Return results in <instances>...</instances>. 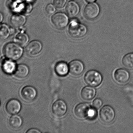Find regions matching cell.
<instances>
[{
  "instance_id": "6da1fadb",
  "label": "cell",
  "mask_w": 133,
  "mask_h": 133,
  "mask_svg": "<svg viewBox=\"0 0 133 133\" xmlns=\"http://www.w3.org/2000/svg\"><path fill=\"white\" fill-rule=\"evenodd\" d=\"M3 52L6 58L12 61H16L22 56L23 50L19 45L11 42L5 45Z\"/></svg>"
},
{
  "instance_id": "7a4b0ae2",
  "label": "cell",
  "mask_w": 133,
  "mask_h": 133,
  "mask_svg": "<svg viewBox=\"0 0 133 133\" xmlns=\"http://www.w3.org/2000/svg\"><path fill=\"white\" fill-rule=\"evenodd\" d=\"M84 80L88 85L96 87L101 85L102 81V77L101 74L96 70H90L85 74Z\"/></svg>"
},
{
  "instance_id": "3957f363",
  "label": "cell",
  "mask_w": 133,
  "mask_h": 133,
  "mask_svg": "<svg viewBox=\"0 0 133 133\" xmlns=\"http://www.w3.org/2000/svg\"><path fill=\"white\" fill-rule=\"evenodd\" d=\"M87 29L86 26L74 22L70 25L68 29L69 34L73 38H81L87 34Z\"/></svg>"
},
{
  "instance_id": "277c9868",
  "label": "cell",
  "mask_w": 133,
  "mask_h": 133,
  "mask_svg": "<svg viewBox=\"0 0 133 133\" xmlns=\"http://www.w3.org/2000/svg\"><path fill=\"white\" fill-rule=\"evenodd\" d=\"M100 117L102 122L108 124L112 123L115 118V112L112 107L108 105L104 106L100 112Z\"/></svg>"
},
{
  "instance_id": "5b68a950",
  "label": "cell",
  "mask_w": 133,
  "mask_h": 133,
  "mask_svg": "<svg viewBox=\"0 0 133 133\" xmlns=\"http://www.w3.org/2000/svg\"><path fill=\"white\" fill-rule=\"evenodd\" d=\"M69 21L68 16L62 12L54 14L51 18L52 24L57 29H59L65 28L68 25Z\"/></svg>"
},
{
  "instance_id": "8992f818",
  "label": "cell",
  "mask_w": 133,
  "mask_h": 133,
  "mask_svg": "<svg viewBox=\"0 0 133 133\" xmlns=\"http://www.w3.org/2000/svg\"><path fill=\"white\" fill-rule=\"evenodd\" d=\"M51 109L54 116L57 118H61L66 114L67 111V106L64 101L59 100L53 104Z\"/></svg>"
},
{
  "instance_id": "52a82bcc",
  "label": "cell",
  "mask_w": 133,
  "mask_h": 133,
  "mask_svg": "<svg viewBox=\"0 0 133 133\" xmlns=\"http://www.w3.org/2000/svg\"><path fill=\"white\" fill-rule=\"evenodd\" d=\"M100 12V8L96 3H90L85 6L84 13L86 18L93 20L97 18Z\"/></svg>"
},
{
  "instance_id": "ba28073f",
  "label": "cell",
  "mask_w": 133,
  "mask_h": 133,
  "mask_svg": "<svg viewBox=\"0 0 133 133\" xmlns=\"http://www.w3.org/2000/svg\"><path fill=\"white\" fill-rule=\"evenodd\" d=\"M91 109L90 105L88 103H81L76 106L74 109V114L78 118H88Z\"/></svg>"
},
{
  "instance_id": "9c48e42d",
  "label": "cell",
  "mask_w": 133,
  "mask_h": 133,
  "mask_svg": "<svg viewBox=\"0 0 133 133\" xmlns=\"http://www.w3.org/2000/svg\"><path fill=\"white\" fill-rule=\"evenodd\" d=\"M43 48L42 43L38 41L34 40L30 42L26 46V52L29 56L34 57L38 55Z\"/></svg>"
},
{
  "instance_id": "30bf717a",
  "label": "cell",
  "mask_w": 133,
  "mask_h": 133,
  "mask_svg": "<svg viewBox=\"0 0 133 133\" xmlns=\"http://www.w3.org/2000/svg\"><path fill=\"white\" fill-rule=\"evenodd\" d=\"M114 79L117 83L119 84L127 83L130 79V74L126 69L123 68L118 69L114 73Z\"/></svg>"
},
{
  "instance_id": "8fae6325",
  "label": "cell",
  "mask_w": 133,
  "mask_h": 133,
  "mask_svg": "<svg viewBox=\"0 0 133 133\" xmlns=\"http://www.w3.org/2000/svg\"><path fill=\"white\" fill-rule=\"evenodd\" d=\"M1 62L2 70L5 73L8 75L15 73L17 68L15 62L11 59H7L4 57L1 59Z\"/></svg>"
},
{
  "instance_id": "7c38bea8",
  "label": "cell",
  "mask_w": 133,
  "mask_h": 133,
  "mask_svg": "<svg viewBox=\"0 0 133 133\" xmlns=\"http://www.w3.org/2000/svg\"><path fill=\"white\" fill-rule=\"evenodd\" d=\"M69 69L70 72L72 75L78 76L83 72L84 65L79 60H73L69 64Z\"/></svg>"
},
{
  "instance_id": "4fadbf2b",
  "label": "cell",
  "mask_w": 133,
  "mask_h": 133,
  "mask_svg": "<svg viewBox=\"0 0 133 133\" xmlns=\"http://www.w3.org/2000/svg\"><path fill=\"white\" fill-rule=\"evenodd\" d=\"M22 105L19 101L15 99H12L8 102L5 106L7 112L11 115L18 114L21 111Z\"/></svg>"
},
{
  "instance_id": "5bb4252c",
  "label": "cell",
  "mask_w": 133,
  "mask_h": 133,
  "mask_svg": "<svg viewBox=\"0 0 133 133\" xmlns=\"http://www.w3.org/2000/svg\"><path fill=\"white\" fill-rule=\"evenodd\" d=\"M22 97L27 102H32L35 100L37 95V92L34 87L26 86L23 88L21 91Z\"/></svg>"
},
{
  "instance_id": "9a60e30c",
  "label": "cell",
  "mask_w": 133,
  "mask_h": 133,
  "mask_svg": "<svg viewBox=\"0 0 133 133\" xmlns=\"http://www.w3.org/2000/svg\"><path fill=\"white\" fill-rule=\"evenodd\" d=\"M26 22V17L21 14H14L11 16L9 22L12 26L15 28H19L24 26Z\"/></svg>"
},
{
  "instance_id": "2e32d148",
  "label": "cell",
  "mask_w": 133,
  "mask_h": 133,
  "mask_svg": "<svg viewBox=\"0 0 133 133\" xmlns=\"http://www.w3.org/2000/svg\"><path fill=\"white\" fill-rule=\"evenodd\" d=\"M96 94V90L95 88L91 87L86 86L81 90V96L83 100L90 101L95 97Z\"/></svg>"
},
{
  "instance_id": "e0dca14e",
  "label": "cell",
  "mask_w": 133,
  "mask_h": 133,
  "mask_svg": "<svg viewBox=\"0 0 133 133\" xmlns=\"http://www.w3.org/2000/svg\"><path fill=\"white\" fill-rule=\"evenodd\" d=\"M79 7L78 4L73 1L69 2L66 7L67 14L70 17L76 16L79 11Z\"/></svg>"
},
{
  "instance_id": "ac0fdd59",
  "label": "cell",
  "mask_w": 133,
  "mask_h": 133,
  "mask_svg": "<svg viewBox=\"0 0 133 133\" xmlns=\"http://www.w3.org/2000/svg\"><path fill=\"white\" fill-rule=\"evenodd\" d=\"M29 67L24 64H19L17 66L15 72L16 77L20 79L26 78L29 75Z\"/></svg>"
},
{
  "instance_id": "d6986e66",
  "label": "cell",
  "mask_w": 133,
  "mask_h": 133,
  "mask_svg": "<svg viewBox=\"0 0 133 133\" xmlns=\"http://www.w3.org/2000/svg\"><path fill=\"white\" fill-rule=\"evenodd\" d=\"M69 67L65 62H59L55 66V71L58 76L64 77L69 72Z\"/></svg>"
},
{
  "instance_id": "ffe728a7",
  "label": "cell",
  "mask_w": 133,
  "mask_h": 133,
  "mask_svg": "<svg viewBox=\"0 0 133 133\" xmlns=\"http://www.w3.org/2000/svg\"><path fill=\"white\" fill-rule=\"evenodd\" d=\"M9 124L12 129H17L22 126L23 124L22 119L19 116H13L9 119Z\"/></svg>"
},
{
  "instance_id": "44dd1931",
  "label": "cell",
  "mask_w": 133,
  "mask_h": 133,
  "mask_svg": "<svg viewBox=\"0 0 133 133\" xmlns=\"http://www.w3.org/2000/svg\"><path fill=\"white\" fill-rule=\"evenodd\" d=\"M124 67L128 69H133V53H130L124 55L122 60Z\"/></svg>"
},
{
  "instance_id": "7402d4cb",
  "label": "cell",
  "mask_w": 133,
  "mask_h": 133,
  "mask_svg": "<svg viewBox=\"0 0 133 133\" xmlns=\"http://www.w3.org/2000/svg\"><path fill=\"white\" fill-rule=\"evenodd\" d=\"M29 37L26 34L20 33L17 34L15 38V41L21 46H25L28 43Z\"/></svg>"
},
{
  "instance_id": "603a6c76",
  "label": "cell",
  "mask_w": 133,
  "mask_h": 133,
  "mask_svg": "<svg viewBox=\"0 0 133 133\" xmlns=\"http://www.w3.org/2000/svg\"><path fill=\"white\" fill-rule=\"evenodd\" d=\"M11 34V29L8 26L4 24L0 25V40H6Z\"/></svg>"
},
{
  "instance_id": "cb8c5ba5",
  "label": "cell",
  "mask_w": 133,
  "mask_h": 133,
  "mask_svg": "<svg viewBox=\"0 0 133 133\" xmlns=\"http://www.w3.org/2000/svg\"><path fill=\"white\" fill-rule=\"evenodd\" d=\"M56 9L53 5L49 4L46 6L45 8V12L48 15H51L53 14L55 11Z\"/></svg>"
},
{
  "instance_id": "d4e9b609",
  "label": "cell",
  "mask_w": 133,
  "mask_h": 133,
  "mask_svg": "<svg viewBox=\"0 0 133 133\" xmlns=\"http://www.w3.org/2000/svg\"><path fill=\"white\" fill-rule=\"evenodd\" d=\"M66 0H54V5L58 8H63L66 4Z\"/></svg>"
},
{
  "instance_id": "484cf974",
  "label": "cell",
  "mask_w": 133,
  "mask_h": 133,
  "mask_svg": "<svg viewBox=\"0 0 133 133\" xmlns=\"http://www.w3.org/2000/svg\"><path fill=\"white\" fill-rule=\"evenodd\" d=\"M102 100L99 98H96L94 100L93 103V106L95 109H99L102 106Z\"/></svg>"
},
{
  "instance_id": "4316f807",
  "label": "cell",
  "mask_w": 133,
  "mask_h": 133,
  "mask_svg": "<svg viewBox=\"0 0 133 133\" xmlns=\"http://www.w3.org/2000/svg\"><path fill=\"white\" fill-rule=\"evenodd\" d=\"M97 116V112L95 109L91 108L89 112L88 118L90 120H94Z\"/></svg>"
},
{
  "instance_id": "83f0119b",
  "label": "cell",
  "mask_w": 133,
  "mask_h": 133,
  "mask_svg": "<svg viewBox=\"0 0 133 133\" xmlns=\"http://www.w3.org/2000/svg\"><path fill=\"white\" fill-rule=\"evenodd\" d=\"M27 133H40L41 132L39 131L38 130L36 129H32L29 130L28 131L26 132Z\"/></svg>"
},
{
  "instance_id": "f1b7e54d",
  "label": "cell",
  "mask_w": 133,
  "mask_h": 133,
  "mask_svg": "<svg viewBox=\"0 0 133 133\" xmlns=\"http://www.w3.org/2000/svg\"><path fill=\"white\" fill-rule=\"evenodd\" d=\"M3 18H4V17H3V14L0 12V23L2 22V20H3Z\"/></svg>"
},
{
  "instance_id": "f546056e",
  "label": "cell",
  "mask_w": 133,
  "mask_h": 133,
  "mask_svg": "<svg viewBox=\"0 0 133 133\" xmlns=\"http://www.w3.org/2000/svg\"><path fill=\"white\" fill-rule=\"evenodd\" d=\"M86 1L88 2H93L95 1L96 0H86Z\"/></svg>"
},
{
  "instance_id": "4dcf8cb0",
  "label": "cell",
  "mask_w": 133,
  "mask_h": 133,
  "mask_svg": "<svg viewBox=\"0 0 133 133\" xmlns=\"http://www.w3.org/2000/svg\"><path fill=\"white\" fill-rule=\"evenodd\" d=\"M14 1H23V0H14Z\"/></svg>"
}]
</instances>
